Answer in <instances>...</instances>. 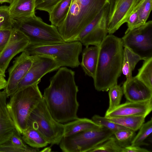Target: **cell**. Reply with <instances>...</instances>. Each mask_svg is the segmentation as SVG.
Segmentation results:
<instances>
[{"label":"cell","instance_id":"35","mask_svg":"<svg viewBox=\"0 0 152 152\" xmlns=\"http://www.w3.org/2000/svg\"><path fill=\"white\" fill-rule=\"evenodd\" d=\"M12 29L0 31V53L8 44L12 35Z\"/></svg>","mask_w":152,"mask_h":152},{"label":"cell","instance_id":"22","mask_svg":"<svg viewBox=\"0 0 152 152\" xmlns=\"http://www.w3.org/2000/svg\"><path fill=\"white\" fill-rule=\"evenodd\" d=\"M22 138L30 147L39 148L47 146L48 143L43 135L38 130L28 127L23 131Z\"/></svg>","mask_w":152,"mask_h":152},{"label":"cell","instance_id":"12","mask_svg":"<svg viewBox=\"0 0 152 152\" xmlns=\"http://www.w3.org/2000/svg\"><path fill=\"white\" fill-rule=\"evenodd\" d=\"M33 56V63L25 76L18 84L16 91L39 83L41 78L45 75L61 67L52 57L40 55Z\"/></svg>","mask_w":152,"mask_h":152},{"label":"cell","instance_id":"30","mask_svg":"<svg viewBox=\"0 0 152 152\" xmlns=\"http://www.w3.org/2000/svg\"><path fill=\"white\" fill-rule=\"evenodd\" d=\"M122 148L117 142L113 135L89 152H122Z\"/></svg>","mask_w":152,"mask_h":152},{"label":"cell","instance_id":"14","mask_svg":"<svg viewBox=\"0 0 152 152\" xmlns=\"http://www.w3.org/2000/svg\"><path fill=\"white\" fill-rule=\"evenodd\" d=\"M29 44V39L22 32L13 28L8 44L0 53V68L5 72L12 58L23 51Z\"/></svg>","mask_w":152,"mask_h":152},{"label":"cell","instance_id":"18","mask_svg":"<svg viewBox=\"0 0 152 152\" xmlns=\"http://www.w3.org/2000/svg\"><path fill=\"white\" fill-rule=\"evenodd\" d=\"M8 7L13 19L20 20L35 14V0H13Z\"/></svg>","mask_w":152,"mask_h":152},{"label":"cell","instance_id":"34","mask_svg":"<svg viewBox=\"0 0 152 152\" xmlns=\"http://www.w3.org/2000/svg\"><path fill=\"white\" fill-rule=\"evenodd\" d=\"M137 6L133 10L128 18L126 22L128 28L125 32L140 27Z\"/></svg>","mask_w":152,"mask_h":152},{"label":"cell","instance_id":"37","mask_svg":"<svg viewBox=\"0 0 152 152\" xmlns=\"http://www.w3.org/2000/svg\"><path fill=\"white\" fill-rule=\"evenodd\" d=\"M5 77L3 76L0 75V90L4 89L6 87L7 81Z\"/></svg>","mask_w":152,"mask_h":152},{"label":"cell","instance_id":"8","mask_svg":"<svg viewBox=\"0 0 152 152\" xmlns=\"http://www.w3.org/2000/svg\"><path fill=\"white\" fill-rule=\"evenodd\" d=\"M114 132L103 127L82 131L63 137L59 147L64 152H89L112 137Z\"/></svg>","mask_w":152,"mask_h":152},{"label":"cell","instance_id":"21","mask_svg":"<svg viewBox=\"0 0 152 152\" xmlns=\"http://www.w3.org/2000/svg\"><path fill=\"white\" fill-rule=\"evenodd\" d=\"M72 0H61L49 12V20L57 27L64 20L69 11Z\"/></svg>","mask_w":152,"mask_h":152},{"label":"cell","instance_id":"39","mask_svg":"<svg viewBox=\"0 0 152 152\" xmlns=\"http://www.w3.org/2000/svg\"><path fill=\"white\" fill-rule=\"evenodd\" d=\"M13 0H0V3L2 4L4 3L7 2L11 3Z\"/></svg>","mask_w":152,"mask_h":152},{"label":"cell","instance_id":"31","mask_svg":"<svg viewBox=\"0 0 152 152\" xmlns=\"http://www.w3.org/2000/svg\"><path fill=\"white\" fill-rule=\"evenodd\" d=\"M15 20L10 15L8 6L0 7V31L12 29Z\"/></svg>","mask_w":152,"mask_h":152},{"label":"cell","instance_id":"24","mask_svg":"<svg viewBox=\"0 0 152 152\" xmlns=\"http://www.w3.org/2000/svg\"><path fill=\"white\" fill-rule=\"evenodd\" d=\"M145 118V116H141L106 118L118 125L136 132L144 123Z\"/></svg>","mask_w":152,"mask_h":152},{"label":"cell","instance_id":"2","mask_svg":"<svg viewBox=\"0 0 152 152\" xmlns=\"http://www.w3.org/2000/svg\"><path fill=\"white\" fill-rule=\"evenodd\" d=\"M98 46L94 85L97 91H107L117 84L122 73L124 47L121 38L112 34L107 35Z\"/></svg>","mask_w":152,"mask_h":152},{"label":"cell","instance_id":"26","mask_svg":"<svg viewBox=\"0 0 152 152\" xmlns=\"http://www.w3.org/2000/svg\"><path fill=\"white\" fill-rule=\"evenodd\" d=\"M139 131L132 141L131 145L140 146L145 145V141L151 134L152 119L143 123L139 129Z\"/></svg>","mask_w":152,"mask_h":152},{"label":"cell","instance_id":"28","mask_svg":"<svg viewBox=\"0 0 152 152\" xmlns=\"http://www.w3.org/2000/svg\"><path fill=\"white\" fill-rule=\"evenodd\" d=\"M108 91L109 104L106 113L112 110L120 104L123 94L122 87L117 84L111 87Z\"/></svg>","mask_w":152,"mask_h":152},{"label":"cell","instance_id":"5","mask_svg":"<svg viewBox=\"0 0 152 152\" xmlns=\"http://www.w3.org/2000/svg\"><path fill=\"white\" fill-rule=\"evenodd\" d=\"M82 45L78 41L44 45L29 44L23 51L30 55L50 56L61 67L75 68L80 64L79 57L82 51Z\"/></svg>","mask_w":152,"mask_h":152},{"label":"cell","instance_id":"3","mask_svg":"<svg viewBox=\"0 0 152 152\" xmlns=\"http://www.w3.org/2000/svg\"><path fill=\"white\" fill-rule=\"evenodd\" d=\"M108 4V0H72L67 15L57 27L64 42L75 41L84 28Z\"/></svg>","mask_w":152,"mask_h":152},{"label":"cell","instance_id":"40","mask_svg":"<svg viewBox=\"0 0 152 152\" xmlns=\"http://www.w3.org/2000/svg\"><path fill=\"white\" fill-rule=\"evenodd\" d=\"M0 75L3 76L5 77V72H4L0 68Z\"/></svg>","mask_w":152,"mask_h":152},{"label":"cell","instance_id":"23","mask_svg":"<svg viewBox=\"0 0 152 152\" xmlns=\"http://www.w3.org/2000/svg\"><path fill=\"white\" fill-rule=\"evenodd\" d=\"M124 47L122 73L125 76L126 79H128L132 77V71L137 64L142 60L129 48Z\"/></svg>","mask_w":152,"mask_h":152},{"label":"cell","instance_id":"20","mask_svg":"<svg viewBox=\"0 0 152 152\" xmlns=\"http://www.w3.org/2000/svg\"><path fill=\"white\" fill-rule=\"evenodd\" d=\"M64 137L72 135L77 133L90 129H98L103 127L92 119L86 118H77L65 123Z\"/></svg>","mask_w":152,"mask_h":152},{"label":"cell","instance_id":"9","mask_svg":"<svg viewBox=\"0 0 152 152\" xmlns=\"http://www.w3.org/2000/svg\"><path fill=\"white\" fill-rule=\"evenodd\" d=\"M126 47L145 60L152 57V21L125 33L121 38Z\"/></svg>","mask_w":152,"mask_h":152},{"label":"cell","instance_id":"10","mask_svg":"<svg viewBox=\"0 0 152 152\" xmlns=\"http://www.w3.org/2000/svg\"><path fill=\"white\" fill-rule=\"evenodd\" d=\"M142 0H108L106 17L108 33L113 34L126 23L133 10Z\"/></svg>","mask_w":152,"mask_h":152},{"label":"cell","instance_id":"4","mask_svg":"<svg viewBox=\"0 0 152 152\" xmlns=\"http://www.w3.org/2000/svg\"><path fill=\"white\" fill-rule=\"evenodd\" d=\"M38 84L16 91L7 102V109L16 129L21 135L26 127L31 113L43 98Z\"/></svg>","mask_w":152,"mask_h":152},{"label":"cell","instance_id":"16","mask_svg":"<svg viewBox=\"0 0 152 152\" xmlns=\"http://www.w3.org/2000/svg\"><path fill=\"white\" fill-rule=\"evenodd\" d=\"M122 88L127 101L140 102L152 99V90L136 76L126 79Z\"/></svg>","mask_w":152,"mask_h":152},{"label":"cell","instance_id":"1","mask_svg":"<svg viewBox=\"0 0 152 152\" xmlns=\"http://www.w3.org/2000/svg\"><path fill=\"white\" fill-rule=\"evenodd\" d=\"M78 91L75 72L66 67H60L50 78V85L44 89L43 97L56 121L66 123L78 118Z\"/></svg>","mask_w":152,"mask_h":152},{"label":"cell","instance_id":"33","mask_svg":"<svg viewBox=\"0 0 152 152\" xmlns=\"http://www.w3.org/2000/svg\"><path fill=\"white\" fill-rule=\"evenodd\" d=\"M61 0H35V9L48 13Z\"/></svg>","mask_w":152,"mask_h":152},{"label":"cell","instance_id":"17","mask_svg":"<svg viewBox=\"0 0 152 152\" xmlns=\"http://www.w3.org/2000/svg\"><path fill=\"white\" fill-rule=\"evenodd\" d=\"M8 97L4 89L0 91V145L8 140L16 131L7 108Z\"/></svg>","mask_w":152,"mask_h":152},{"label":"cell","instance_id":"32","mask_svg":"<svg viewBox=\"0 0 152 152\" xmlns=\"http://www.w3.org/2000/svg\"><path fill=\"white\" fill-rule=\"evenodd\" d=\"M92 120L103 127L113 131L127 129L110 121L104 116L95 115L92 117Z\"/></svg>","mask_w":152,"mask_h":152},{"label":"cell","instance_id":"36","mask_svg":"<svg viewBox=\"0 0 152 152\" xmlns=\"http://www.w3.org/2000/svg\"><path fill=\"white\" fill-rule=\"evenodd\" d=\"M148 150L140 146L129 145L122 148V152H149Z\"/></svg>","mask_w":152,"mask_h":152},{"label":"cell","instance_id":"25","mask_svg":"<svg viewBox=\"0 0 152 152\" xmlns=\"http://www.w3.org/2000/svg\"><path fill=\"white\" fill-rule=\"evenodd\" d=\"M138 71L136 77L152 90V57L144 60Z\"/></svg>","mask_w":152,"mask_h":152},{"label":"cell","instance_id":"27","mask_svg":"<svg viewBox=\"0 0 152 152\" xmlns=\"http://www.w3.org/2000/svg\"><path fill=\"white\" fill-rule=\"evenodd\" d=\"M135 132L127 129H120L114 131L113 136L119 145L123 148L131 145L136 135Z\"/></svg>","mask_w":152,"mask_h":152},{"label":"cell","instance_id":"11","mask_svg":"<svg viewBox=\"0 0 152 152\" xmlns=\"http://www.w3.org/2000/svg\"><path fill=\"white\" fill-rule=\"evenodd\" d=\"M107 6L82 30L75 41L80 42L86 47L90 45L98 46L107 35L106 17Z\"/></svg>","mask_w":152,"mask_h":152},{"label":"cell","instance_id":"15","mask_svg":"<svg viewBox=\"0 0 152 152\" xmlns=\"http://www.w3.org/2000/svg\"><path fill=\"white\" fill-rule=\"evenodd\" d=\"M152 110V99L143 102L127 101L120 104L108 113H106V118L125 116H144L146 117Z\"/></svg>","mask_w":152,"mask_h":152},{"label":"cell","instance_id":"29","mask_svg":"<svg viewBox=\"0 0 152 152\" xmlns=\"http://www.w3.org/2000/svg\"><path fill=\"white\" fill-rule=\"evenodd\" d=\"M152 8V0H142L137 6L139 27L145 24Z\"/></svg>","mask_w":152,"mask_h":152},{"label":"cell","instance_id":"7","mask_svg":"<svg viewBox=\"0 0 152 152\" xmlns=\"http://www.w3.org/2000/svg\"><path fill=\"white\" fill-rule=\"evenodd\" d=\"M28 127L39 131L49 144H59L64 136V124L53 118L43 98L31 113L27 124Z\"/></svg>","mask_w":152,"mask_h":152},{"label":"cell","instance_id":"13","mask_svg":"<svg viewBox=\"0 0 152 152\" xmlns=\"http://www.w3.org/2000/svg\"><path fill=\"white\" fill-rule=\"evenodd\" d=\"M33 60V55H30L24 51L15 58L12 65L8 70V78L4 89L8 97L16 91L18 84L27 73Z\"/></svg>","mask_w":152,"mask_h":152},{"label":"cell","instance_id":"38","mask_svg":"<svg viewBox=\"0 0 152 152\" xmlns=\"http://www.w3.org/2000/svg\"><path fill=\"white\" fill-rule=\"evenodd\" d=\"M51 148L49 147H47L43 149L42 150L40 151V152H49L51 151Z\"/></svg>","mask_w":152,"mask_h":152},{"label":"cell","instance_id":"19","mask_svg":"<svg viewBox=\"0 0 152 152\" xmlns=\"http://www.w3.org/2000/svg\"><path fill=\"white\" fill-rule=\"evenodd\" d=\"M82 58L80 65L85 75L94 78L96 69L99 46L86 47L82 51Z\"/></svg>","mask_w":152,"mask_h":152},{"label":"cell","instance_id":"6","mask_svg":"<svg viewBox=\"0 0 152 152\" xmlns=\"http://www.w3.org/2000/svg\"><path fill=\"white\" fill-rule=\"evenodd\" d=\"M13 28L22 32L30 44L44 45L64 42L56 27L46 23L35 14L15 20Z\"/></svg>","mask_w":152,"mask_h":152}]
</instances>
